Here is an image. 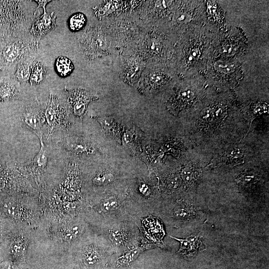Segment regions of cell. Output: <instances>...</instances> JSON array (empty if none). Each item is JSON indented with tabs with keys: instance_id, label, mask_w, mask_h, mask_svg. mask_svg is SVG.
I'll return each instance as SVG.
<instances>
[{
	"instance_id": "cell-28",
	"label": "cell",
	"mask_w": 269,
	"mask_h": 269,
	"mask_svg": "<svg viewBox=\"0 0 269 269\" xmlns=\"http://www.w3.org/2000/svg\"><path fill=\"white\" fill-rule=\"evenodd\" d=\"M258 177L252 172L243 173L239 176V181L244 185L251 184L257 181Z\"/></svg>"
},
{
	"instance_id": "cell-25",
	"label": "cell",
	"mask_w": 269,
	"mask_h": 269,
	"mask_svg": "<svg viewBox=\"0 0 269 269\" xmlns=\"http://www.w3.org/2000/svg\"><path fill=\"white\" fill-rule=\"evenodd\" d=\"M30 73V64L26 63H23L17 68L15 76L19 81L24 82L29 78Z\"/></svg>"
},
{
	"instance_id": "cell-5",
	"label": "cell",
	"mask_w": 269,
	"mask_h": 269,
	"mask_svg": "<svg viewBox=\"0 0 269 269\" xmlns=\"http://www.w3.org/2000/svg\"><path fill=\"white\" fill-rule=\"evenodd\" d=\"M33 230L16 225L11 231L1 249L5 251L8 260L19 265H25Z\"/></svg>"
},
{
	"instance_id": "cell-9",
	"label": "cell",
	"mask_w": 269,
	"mask_h": 269,
	"mask_svg": "<svg viewBox=\"0 0 269 269\" xmlns=\"http://www.w3.org/2000/svg\"><path fill=\"white\" fill-rule=\"evenodd\" d=\"M55 16L53 13H48L46 11L38 17L33 24L31 31L35 35H41L54 28Z\"/></svg>"
},
{
	"instance_id": "cell-27",
	"label": "cell",
	"mask_w": 269,
	"mask_h": 269,
	"mask_svg": "<svg viewBox=\"0 0 269 269\" xmlns=\"http://www.w3.org/2000/svg\"><path fill=\"white\" fill-rule=\"evenodd\" d=\"M66 145L70 150L75 152H83L87 149V145L81 141L67 140Z\"/></svg>"
},
{
	"instance_id": "cell-29",
	"label": "cell",
	"mask_w": 269,
	"mask_h": 269,
	"mask_svg": "<svg viewBox=\"0 0 269 269\" xmlns=\"http://www.w3.org/2000/svg\"><path fill=\"white\" fill-rule=\"evenodd\" d=\"M0 269H27L26 265H19L9 260L0 263Z\"/></svg>"
},
{
	"instance_id": "cell-23",
	"label": "cell",
	"mask_w": 269,
	"mask_h": 269,
	"mask_svg": "<svg viewBox=\"0 0 269 269\" xmlns=\"http://www.w3.org/2000/svg\"><path fill=\"white\" fill-rule=\"evenodd\" d=\"M86 18L84 15L81 13L73 14L69 19L70 28L73 31L80 29L85 24Z\"/></svg>"
},
{
	"instance_id": "cell-15",
	"label": "cell",
	"mask_w": 269,
	"mask_h": 269,
	"mask_svg": "<svg viewBox=\"0 0 269 269\" xmlns=\"http://www.w3.org/2000/svg\"><path fill=\"white\" fill-rule=\"evenodd\" d=\"M101 260V254L96 246L87 245L81 254V261L87 267H94Z\"/></svg>"
},
{
	"instance_id": "cell-13",
	"label": "cell",
	"mask_w": 269,
	"mask_h": 269,
	"mask_svg": "<svg viewBox=\"0 0 269 269\" xmlns=\"http://www.w3.org/2000/svg\"><path fill=\"white\" fill-rule=\"evenodd\" d=\"M42 116L37 110H27L24 115L26 124L32 129L39 138L42 137Z\"/></svg>"
},
{
	"instance_id": "cell-14",
	"label": "cell",
	"mask_w": 269,
	"mask_h": 269,
	"mask_svg": "<svg viewBox=\"0 0 269 269\" xmlns=\"http://www.w3.org/2000/svg\"><path fill=\"white\" fill-rule=\"evenodd\" d=\"M197 210L195 206L191 203L183 202L177 204L173 210L174 217L179 220H188L194 218Z\"/></svg>"
},
{
	"instance_id": "cell-1",
	"label": "cell",
	"mask_w": 269,
	"mask_h": 269,
	"mask_svg": "<svg viewBox=\"0 0 269 269\" xmlns=\"http://www.w3.org/2000/svg\"><path fill=\"white\" fill-rule=\"evenodd\" d=\"M218 34L217 27L209 23L188 29L180 56V65L185 74L195 75L207 68L212 58Z\"/></svg>"
},
{
	"instance_id": "cell-3",
	"label": "cell",
	"mask_w": 269,
	"mask_h": 269,
	"mask_svg": "<svg viewBox=\"0 0 269 269\" xmlns=\"http://www.w3.org/2000/svg\"><path fill=\"white\" fill-rule=\"evenodd\" d=\"M189 78L179 85L168 101V109L175 115L195 106L203 97L204 80L195 75Z\"/></svg>"
},
{
	"instance_id": "cell-2",
	"label": "cell",
	"mask_w": 269,
	"mask_h": 269,
	"mask_svg": "<svg viewBox=\"0 0 269 269\" xmlns=\"http://www.w3.org/2000/svg\"><path fill=\"white\" fill-rule=\"evenodd\" d=\"M44 214L43 205L34 193H16L0 201V215L18 226L34 230Z\"/></svg>"
},
{
	"instance_id": "cell-31",
	"label": "cell",
	"mask_w": 269,
	"mask_h": 269,
	"mask_svg": "<svg viewBox=\"0 0 269 269\" xmlns=\"http://www.w3.org/2000/svg\"><path fill=\"white\" fill-rule=\"evenodd\" d=\"M139 189L140 192L142 194H143L144 195H145L148 194V193H149V191L148 186L145 184H142L140 186Z\"/></svg>"
},
{
	"instance_id": "cell-8",
	"label": "cell",
	"mask_w": 269,
	"mask_h": 269,
	"mask_svg": "<svg viewBox=\"0 0 269 269\" xmlns=\"http://www.w3.org/2000/svg\"><path fill=\"white\" fill-rule=\"evenodd\" d=\"M62 110L57 98L51 95L45 114L46 122L49 126L53 127L60 123L63 117Z\"/></svg>"
},
{
	"instance_id": "cell-26",
	"label": "cell",
	"mask_w": 269,
	"mask_h": 269,
	"mask_svg": "<svg viewBox=\"0 0 269 269\" xmlns=\"http://www.w3.org/2000/svg\"><path fill=\"white\" fill-rule=\"evenodd\" d=\"M109 236L112 243L116 246H120L125 243V235L122 231L119 230H111Z\"/></svg>"
},
{
	"instance_id": "cell-7",
	"label": "cell",
	"mask_w": 269,
	"mask_h": 269,
	"mask_svg": "<svg viewBox=\"0 0 269 269\" xmlns=\"http://www.w3.org/2000/svg\"><path fill=\"white\" fill-rule=\"evenodd\" d=\"M68 97L73 113L80 117L84 114L89 102L94 99V97L82 89L68 90Z\"/></svg>"
},
{
	"instance_id": "cell-19",
	"label": "cell",
	"mask_w": 269,
	"mask_h": 269,
	"mask_svg": "<svg viewBox=\"0 0 269 269\" xmlns=\"http://www.w3.org/2000/svg\"><path fill=\"white\" fill-rule=\"evenodd\" d=\"M15 88L13 85L5 80L0 81V100L6 101L14 97Z\"/></svg>"
},
{
	"instance_id": "cell-10",
	"label": "cell",
	"mask_w": 269,
	"mask_h": 269,
	"mask_svg": "<svg viewBox=\"0 0 269 269\" xmlns=\"http://www.w3.org/2000/svg\"><path fill=\"white\" fill-rule=\"evenodd\" d=\"M200 175V169L195 164L188 163L185 165L181 171V176L185 188L187 189L195 185Z\"/></svg>"
},
{
	"instance_id": "cell-20",
	"label": "cell",
	"mask_w": 269,
	"mask_h": 269,
	"mask_svg": "<svg viewBox=\"0 0 269 269\" xmlns=\"http://www.w3.org/2000/svg\"><path fill=\"white\" fill-rule=\"evenodd\" d=\"M119 204V200L116 196H109L101 201L100 209L104 213H108L117 209Z\"/></svg>"
},
{
	"instance_id": "cell-18",
	"label": "cell",
	"mask_w": 269,
	"mask_h": 269,
	"mask_svg": "<svg viewBox=\"0 0 269 269\" xmlns=\"http://www.w3.org/2000/svg\"><path fill=\"white\" fill-rule=\"evenodd\" d=\"M16 225L12 221L0 215V250L8 235Z\"/></svg>"
},
{
	"instance_id": "cell-22",
	"label": "cell",
	"mask_w": 269,
	"mask_h": 269,
	"mask_svg": "<svg viewBox=\"0 0 269 269\" xmlns=\"http://www.w3.org/2000/svg\"><path fill=\"white\" fill-rule=\"evenodd\" d=\"M40 140L41 147L40 150L33 159L34 163L39 168H45L47 161V153L43 142L42 137L39 138Z\"/></svg>"
},
{
	"instance_id": "cell-16",
	"label": "cell",
	"mask_w": 269,
	"mask_h": 269,
	"mask_svg": "<svg viewBox=\"0 0 269 269\" xmlns=\"http://www.w3.org/2000/svg\"><path fill=\"white\" fill-rule=\"evenodd\" d=\"M170 237L180 242V246L177 253L185 257H190L195 255L198 251L195 246L187 238L179 239L172 236Z\"/></svg>"
},
{
	"instance_id": "cell-12",
	"label": "cell",
	"mask_w": 269,
	"mask_h": 269,
	"mask_svg": "<svg viewBox=\"0 0 269 269\" xmlns=\"http://www.w3.org/2000/svg\"><path fill=\"white\" fill-rule=\"evenodd\" d=\"M21 49L14 42L6 43L0 53V60L3 65H9L17 60L20 55Z\"/></svg>"
},
{
	"instance_id": "cell-21",
	"label": "cell",
	"mask_w": 269,
	"mask_h": 269,
	"mask_svg": "<svg viewBox=\"0 0 269 269\" xmlns=\"http://www.w3.org/2000/svg\"><path fill=\"white\" fill-rule=\"evenodd\" d=\"M45 73V67L40 62L36 63L31 71L29 77L30 82L33 83H39L43 79Z\"/></svg>"
},
{
	"instance_id": "cell-4",
	"label": "cell",
	"mask_w": 269,
	"mask_h": 269,
	"mask_svg": "<svg viewBox=\"0 0 269 269\" xmlns=\"http://www.w3.org/2000/svg\"><path fill=\"white\" fill-rule=\"evenodd\" d=\"M206 69L208 83L219 88L234 87L242 77L240 64L232 59L213 58Z\"/></svg>"
},
{
	"instance_id": "cell-30",
	"label": "cell",
	"mask_w": 269,
	"mask_h": 269,
	"mask_svg": "<svg viewBox=\"0 0 269 269\" xmlns=\"http://www.w3.org/2000/svg\"><path fill=\"white\" fill-rule=\"evenodd\" d=\"M38 3V6L36 8V10L39 7H42L44 11H46L45 6L47 3H48L50 0H35Z\"/></svg>"
},
{
	"instance_id": "cell-11",
	"label": "cell",
	"mask_w": 269,
	"mask_h": 269,
	"mask_svg": "<svg viewBox=\"0 0 269 269\" xmlns=\"http://www.w3.org/2000/svg\"><path fill=\"white\" fill-rule=\"evenodd\" d=\"M150 248L151 245H146L126 251L117 259L116 267L120 268L130 266L143 251Z\"/></svg>"
},
{
	"instance_id": "cell-6",
	"label": "cell",
	"mask_w": 269,
	"mask_h": 269,
	"mask_svg": "<svg viewBox=\"0 0 269 269\" xmlns=\"http://www.w3.org/2000/svg\"><path fill=\"white\" fill-rule=\"evenodd\" d=\"M244 45V36L239 30L230 31L224 36L219 34L212 58L233 59L242 51Z\"/></svg>"
},
{
	"instance_id": "cell-24",
	"label": "cell",
	"mask_w": 269,
	"mask_h": 269,
	"mask_svg": "<svg viewBox=\"0 0 269 269\" xmlns=\"http://www.w3.org/2000/svg\"><path fill=\"white\" fill-rule=\"evenodd\" d=\"M114 178V176L111 173H100L93 177L92 182L97 186L105 185L112 182Z\"/></svg>"
},
{
	"instance_id": "cell-17",
	"label": "cell",
	"mask_w": 269,
	"mask_h": 269,
	"mask_svg": "<svg viewBox=\"0 0 269 269\" xmlns=\"http://www.w3.org/2000/svg\"><path fill=\"white\" fill-rule=\"evenodd\" d=\"M55 69L57 73L62 77L69 75L73 69L71 60L67 57L60 56L55 61Z\"/></svg>"
}]
</instances>
